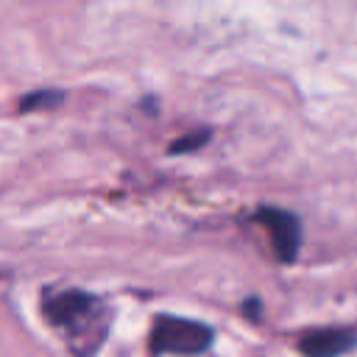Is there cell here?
<instances>
[{
	"label": "cell",
	"instance_id": "7",
	"mask_svg": "<svg viewBox=\"0 0 357 357\" xmlns=\"http://www.w3.org/2000/svg\"><path fill=\"white\" fill-rule=\"evenodd\" d=\"M243 312H245L251 321H259V318H262V301H259L257 296L245 298V301H243Z\"/></svg>",
	"mask_w": 357,
	"mask_h": 357
},
{
	"label": "cell",
	"instance_id": "2",
	"mask_svg": "<svg viewBox=\"0 0 357 357\" xmlns=\"http://www.w3.org/2000/svg\"><path fill=\"white\" fill-rule=\"evenodd\" d=\"M215 340L212 326H206L204 321H192V318H178V315H156L151 324V335H148V346L153 357L162 354H204Z\"/></svg>",
	"mask_w": 357,
	"mask_h": 357
},
{
	"label": "cell",
	"instance_id": "3",
	"mask_svg": "<svg viewBox=\"0 0 357 357\" xmlns=\"http://www.w3.org/2000/svg\"><path fill=\"white\" fill-rule=\"evenodd\" d=\"M254 218L271 234V245H273L276 259L284 262V265L293 262L298 257V248H301V223H298V218L287 209H279V206H259Z\"/></svg>",
	"mask_w": 357,
	"mask_h": 357
},
{
	"label": "cell",
	"instance_id": "6",
	"mask_svg": "<svg viewBox=\"0 0 357 357\" xmlns=\"http://www.w3.org/2000/svg\"><path fill=\"white\" fill-rule=\"evenodd\" d=\"M206 139H209V131H206V128H204V131H190L187 137H181V139H176V142L170 145V153H190V151L206 145Z\"/></svg>",
	"mask_w": 357,
	"mask_h": 357
},
{
	"label": "cell",
	"instance_id": "4",
	"mask_svg": "<svg viewBox=\"0 0 357 357\" xmlns=\"http://www.w3.org/2000/svg\"><path fill=\"white\" fill-rule=\"evenodd\" d=\"M304 357H343L357 349V329L349 326H321L298 337L296 346Z\"/></svg>",
	"mask_w": 357,
	"mask_h": 357
},
{
	"label": "cell",
	"instance_id": "1",
	"mask_svg": "<svg viewBox=\"0 0 357 357\" xmlns=\"http://www.w3.org/2000/svg\"><path fill=\"white\" fill-rule=\"evenodd\" d=\"M42 310H45V318L56 329H64L67 343L78 357L95 354V349L103 343L100 337L92 335V326L106 329V312L92 293L61 290L56 296H47L42 301Z\"/></svg>",
	"mask_w": 357,
	"mask_h": 357
},
{
	"label": "cell",
	"instance_id": "5",
	"mask_svg": "<svg viewBox=\"0 0 357 357\" xmlns=\"http://www.w3.org/2000/svg\"><path fill=\"white\" fill-rule=\"evenodd\" d=\"M64 100V95L59 92V89H39V92H33V95H28V98H22L20 100V109L22 112H36V109H47V106H56V103H61Z\"/></svg>",
	"mask_w": 357,
	"mask_h": 357
}]
</instances>
